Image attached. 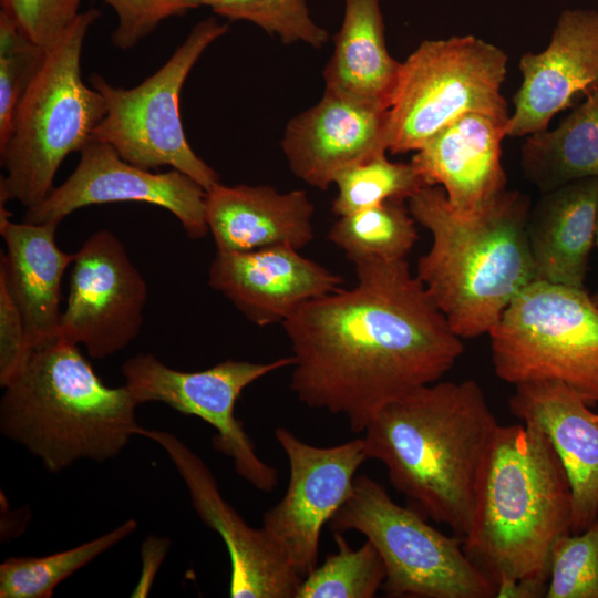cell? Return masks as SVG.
Listing matches in <instances>:
<instances>
[{
	"label": "cell",
	"instance_id": "38",
	"mask_svg": "<svg viewBox=\"0 0 598 598\" xmlns=\"http://www.w3.org/2000/svg\"><path fill=\"white\" fill-rule=\"evenodd\" d=\"M596 248L598 249V207H597V231H596Z\"/></svg>",
	"mask_w": 598,
	"mask_h": 598
},
{
	"label": "cell",
	"instance_id": "10",
	"mask_svg": "<svg viewBox=\"0 0 598 598\" xmlns=\"http://www.w3.org/2000/svg\"><path fill=\"white\" fill-rule=\"evenodd\" d=\"M228 24L209 17L196 23L184 42L151 76L132 89L90 75L91 86L105 101L106 113L93 138L107 143L131 164L145 169L171 166L205 190L220 183L186 140L179 114L183 85L204 51L228 32Z\"/></svg>",
	"mask_w": 598,
	"mask_h": 598
},
{
	"label": "cell",
	"instance_id": "22",
	"mask_svg": "<svg viewBox=\"0 0 598 598\" xmlns=\"http://www.w3.org/2000/svg\"><path fill=\"white\" fill-rule=\"evenodd\" d=\"M59 224L14 223L0 206V233L7 248L0 275L23 316L33 349L58 339L62 280L75 257L58 247Z\"/></svg>",
	"mask_w": 598,
	"mask_h": 598
},
{
	"label": "cell",
	"instance_id": "33",
	"mask_svg": "<svg viewBox=\"0 0 598 598\" xmlns=\"http://www.w3.org/2000/svg\"><path fill=\"white\" fill-rule=\"evenodd\" d=\"M117 17V25L111 42L121 50L134 48L150 35L159 23L172 17H181L200 7L199 0H101Z\"/></svg>",
	"mask_w": 598,
	"mask_h": 598
},
{
	"label": "cell",
	"instance_id": "17",
	"mask_svg": "<svg viewBox=\"0 0 598 598\" xmlns=\"http://www.w3.org/2000/svg\"><path fill=\"white\" fill-rule=\"evenodd\" d=\"M342 283L339 275L288 246L217 251L208 269L209 287L259 327L282 324L301 305Z\"/></svg>",
	"mask_w": 598,
	"mask_h": 598
},
{
	"label": "cell",
	"instance_id": "6",
	"mask_svg": "<svg viewBox=\"0 0 598 598\" xmlns=\"http://www.w3.org/2000/svg\"><path fill=\"white\" fill-rule=\"evenodd\" d=\"M99 9L80 12L45 51L22 94L8 137L0 145V204L17 200L32 208L53 190L63 159L93 138L106 113L101 93L84 84L81 55L85 37L100 18Z\"/></svg>",
	"mask_w": 598,
	"mask_h": 598
},
{
	"label": "cell",
	"instance_id": "32",
	"mask_svg": "<svg viewBox=\"0 0 598 598\" xmlns=\"http://www.w3.org/2000/svg\"><path fill=\"white\" fill-rule=\"evenodd\" d=\"M45 50L31 41L11 14L0 10V145L8 137L14 110L40 69Z\"/></svg>",
	"mask_w": 598,
	"mask_h": 598
},
{
	"label": "cell",
	"instance_id": "35",
	"mask_svg": "<svg viewBox=\"0 0 598 598\" xmlns=\"http://www.w3.org/2000/svg\"><path fill=\"white\" fill-rule=\"evenodd\" d=\"M33 347L23 316L0 275V385L3 388L27 363Z\"/></svg>",
	"mask_w": 598,
	"mask_h": 598
},
{
	"label": "cell",
	"instance_id": "29",
	"mask_svg": "<svg viewBox=\"0 0 598 598\" xmlns=\"http://www.w3.org/2000/svg\"><path fill=\"white\" fill-rule=\"evenodd\" d=\"M333 184L338 194L331 210L341 217L380 205L386 200H408L425 186L414 165L392 162L386 152L342 169Z\"/></svg>",
	"mask_w": 598,
	"mask_h": 598
},
{
	"label": "cell",
	"instance_id": "7",
	"mask_svg": "<svg viewBox=\"0 0 598 598\" xmlns=\"http://www.w3.org/2000/svg\"><path fill=\"white\" fill-rule=\"evenodd\" d=\"M507 61L501 48L475 35L422 41L400 65L388 109V151L416 152L471 113L507 122Z\"/></svg>",
	"mask_w": 598,
	"mask_h": 598
},
{
	"label": "cell",
	"instance_id": "1",
	"mask_svg": "<svg viewBox=\"0 0 598 598\" xmlns=\"http://www.w3.org/2000/svg\"><path fill=\"white\" fill-rule=\"evenodd\" d=\"M354 268L352 288L305 302L282 327L298 401L363 433L384 405L441 380L464 348L406 259Z\"/></svg>",
	"mask_w": 598,
	"mask_h": 598
},
{
	"label": "cell",
	"instance_id": "14",
	"mask_svg": "<svg viewBox=\"0 0 598 598\" xmlns=\"http://www.w3.org/2000/svg\"><path fill=\"white\" fill-rule=\"evenodd\" d=\"M74 172L39 205L28 208L23 221L61 223L90 205L135 202L172 213L192 239L205 237L206 190L186 174L172 168L153 173L125 161L107 143L92 138L80 152Z\"/></svg>",
	"mask_w": 598,
	"mask_h": 598
},
{
	"label": "cell",
	"instance_id": "34",
	"mask_svg": "<svg viewBox=\"0 0 598 598\" xmlns=\"http://www.w3.org/2000/svg\"><path fill=\"white\" fill-rule=\"evenodd\" d=\"M21 31L43 50L51 48L80 14L82 0H0Z\"/></svg>",
	"mask_w": 598,
	"mask_h": 598
},
{
	"label": "cell",
	"instance_id": "36",
	"mask_svg": "<svg viewBox=\"0 0 598 598\" xmlns=\"http://www.w3.org/2000/svg\"><path fill=\"white\" fill-rule=\"evenodd\" d=\"M169 542L154 536H150L142 546L143 571L142 577L132 597H145L153 584L154 576L165 557Z\"/></svg>",
	"mask_w": 598,
	"mask_h": 598
},
{
	"label": "cell",
	"instance_id": "19",
	"mask_svg": "<svg viewBox=\"0 0 598 598\" xmlns=\"http://www.w3.org/2000/svg\"><path fill=\"white\" fill-rule=\"evenodd\" d=\"M509 410L551 443L571 489V533L585 530L598 517V413L580 394L556 381L515 385Z\"/></svg>",
	"mask_w": 598,
	"mask_h": 598
},
{
	"label": "cell",
	"instance_id": "5",
	"mask_svg": "<svg viewBox=\"0 0 598 598\" xmlns=\"http://www.w3.org/2000/svg\"><path fill=\"white\" fill-rule=\"evenodd\" d=\"M3 389L2 434L50 472L83 458H113L138 435L137 401L125 384L105 385L78 344L55 340L35 348Z\"/></svg>",
	"mask_w": 598,
	"mask_h": 598
},
{
	"label": "cell",
	"instance_id": "26",
	"mask_svg": "<svg viewBox=\"0 0 598 598\" xmlns=\"http://www.w3.org/2000/svg\"><path fill=\"white\" fill-rule=\"evenodd\" d=\"M415 223L404 200L392 199L339 217L331 226L328 239L353 265L405 259L419 239Z\"/></svg>",
	"mask_w": 598,
	"mask_h": 598
},
{
	"label": "cell",
	"instance_id": "4",
	"mask_svg": "<svg viewBox=\"0 0 598 598\" xmlns=\"http://www.w3.org/2000/svg\"><path fill=\"white\" fill-rule=\"evenodd\" d=\"M571 523L569 481L547 436L530 423L499 424L462 539L465 554L494 588L507 579L547 587L553 548Z\"/></svg>",
	"mask_w": 598,
	"mask_h": 598
},
{
	"label": "cell",
	"instance_id": "25",
	"mask_svg": "<svg viewBox=\"0 0 598 598\" xmlns=\"http://www.w3.org/2000/svg\"><path fill=\"white\" fill-rule=\"evenodd\" d=\"M520 167L542 194L598 177V90L555 128L527 136L520 150Z\"/></svg>",
	"mask_w": 598,
	"mask_h": 598
},
{
	"label": "cell",
	"instance_id": "20",
	"mask_svg": "<svg viewBox=\"0 0 598 598\" xmlns=\"http://www.w3.org/2000/svg\"><path fill=\"white\" fill-rule=\"evenodd\" d=\"M507 122L471 113L432 136L411 158L425 186H440L451 207L470 217L506 190L502 142Z\"/></svg>",
	"mask_w": 598,
	"mask_h": 598
},
{
	"label": "cell",
	"instance_id": "31",
	"mask_svg": "<svg viewBox=\"0 0 598 598\" xmlns=\"http://www.w3.org/2000/svg\"><path fill=\"white\" fill-rule=\"evenodd\" d=\"M545 597L598 598V517L585 530L556 542Z\"/></svg>",
	"mask_w": 598,
	"mask_h": 598
},
{
	"label": "cell",
	"instance_id": "37",
	"mask_svg": "<svg viewBox=\"0 0 598 598\" xmlns=\"http://www.w3.org/2000/svg\"><path fill=\"white\" fill-rule=\"evenodd\" d=\"M591 297H592L595 303L598 306V287L595 290V292L591 295Z\"/></svg>",
	"mask_w": 598,
	"mask_h": 598
},
{
	"label": "cell",
	"instance_id": "30",
	"mask_svg": "<svg viewBox=\"0 0 598 598\" xmlns=\"http://www.w3.org/2000/svg\"><path fill=\"white\" fill-rule=\"evenodd\" d=\"M230 21H249L286 44L303 42L320 49L329 33L310 17L305 0H199Z\"/></svg>",
	"mask_w": 598,
	"mask_h": 598
},
{
	"label": "cell",
	"instance_id": "16",
	"mask_svg": "<svg viewBox=\"0 0 598 598\" xmlns=\"http://www.w3.org/2000/svg\"><path fill=\"white\" fill-rule=\"evenodd\" d=\"M518 68L507 137L546 131L556 114L598 90V10H564L545 50L523 54Z\"/></svg>",
	"mask_w": 598,
	"mask_h": 598
},
{
	"label": "cell",
	"instance_id": "11",
	"mask_svg": "<svg viewBox=\"0 0 598 598\" xmlns=\"http://www.w3.org/2000/svg\"><path fill=\"white\" fill-rule=\"evenodd\" d=\"M292 364V355L270 362L228 359L205 370L187 372L165 365L152 353H138L124 362L121 372L138 404L162 402L212 425L216 430L213 448L233 460L241 478L268 493L277 486V470L258 456L243 422L235 415V405L249 384Z\"/></svg>",
	"mask_w": 598,
	"mask_h": 598
},
{
	"label": "cell",
	"instance_id": "24",
	"mask_svg": "<svg viewBox=\"0 0 598 598\" xmlns=\"http://www.w3.org/2000/svg\"><path fill=\"white\" fill-rule=\"evenodd\" d=\"M400 65L386 48L380 0H346L324 90L388 110Z\"/></svg>",
	"mask_w": 598,
	"mask_h": 598
},
{
	"label": "cell",
	"instance_id": "8",
	"mask_svg": "<svg viewBox=\"0 0 598 598\" xmlns=\"http://www.w3.org/2000/svg\"><path fill=\"white\" fill-rule=\"evenodd\" d=\"M496 375L566 384L598 403V306L586 288L535 280L488 332Z\"/></svg>",
	"mask_w": 598,
	"mask_h": 598
},
{
	"label": "cell",
	"instance_id": "28",
	"mask_svg": "<svg viewBox=\"0 0 598 598\" xmlns=\"http://www.w3.org/2000/svg\"><path fill=\"white\" fill-rule=\"evenodd\" d=\"M337 551L313 568L296 598H372L385 580L384 563L370 540L354 549L342 533H333Z\"/></svg>",
	"mask_w": 598,
	"mask_h": 598
},
{
	"label": "cell",
	"instance_id": "23",
	"mask_svg": "<svg viewBox=\"0 0 598 598\" xmlns=\"http://www.w3.org/2000/svg\"><path fill=\"white\" fill-rule=\"evenodd\" d=\"M597 207L598 177L543 193L527 223L536 280L585 288L596 247Z\"/></svg>",
	"mask_w": 598,
	"mask_h": 598
},
{
	"label": "cell",
	"instance_id": "12",
	"mask_svg": "<svg viewBox=\"0 0 598 598\" xmlns=\"http://www.w3.org/2000/svg\"><path fill=\"white\" fill-rule=\"evenodd\" d=\"M275 437L287 456L289 481L283 497L262 517V528L291 567L306 577L318 565L324 524L350 497L357 472L368 460L363 437L329 447L299 439L285 426Z\"/></svg>",
	"mask_w": 598,
	"mask_h": 598
},
{
	"label": "cell",
	"instance_id": "15",
	"mask_svg": "<svg viewBox=\"0 0 598 598\" xmlns=\"http://www.w3.org/2000/svg\"><path fill=\"white\" fill-rule=\"evenodd\" d=\"M138 435L158 444L184 481L200 519L224 540L230 558L231 598H296L303 577L261 528L249 526L223 497L205 462L176 435L143 426Z\"/></svg>",
	"mask_w": 598,
	"mask_h": 598
},
{
	"label": "cell",
	"instance_id": "2",
	"mask_svg": "<svg viewBox=\"0 0 598 598\" xmlns=\"http://www.w3.org/2000/svg\"><path fill=\"white\" fill-rule=\"evenodd\" d=\"M498 425L476 381L439 380L384 405L363 441L412 507L464 537Z\"/></svg>",
	"mask_w": 598,
	"mask_h": 598
},
{
	"label": "cell",
	"instance_id": "13",
	"mask_svg": "<svg viewBox=\"0 0 598 598\" xmlns=\"http://www.w3.org/2000/svg\"><path fill=\"white\" fill-rule=\"evenodd\" d=\"M74 254L56 340L83 344L94 359L106 358L138 336L147 285L107 229L95 231Z\"/></svg>",
	"mask_w": 598,
	"mask_h": 598
},
{
	"label": "cell",
	"instance_id": "18",
	"mask_svg": "<svg viewBox=\"0 0 598 598\" xmlns=\"http://www.w3.org/2000/svg\"><path fill=\"white\" fill-rule=\"evenodd\" d=\"M386 124V109L324 90L288 122L281 147L298 178L326 190L342 169L388 152Z\"/></svg>",
	"mask_w": 598,
	"mask_h": 598
},
{
	"label": "cell",
	"instance_id": "21",
	"mask_svg": "<svg viewBox=\"0 0 598 598\" xmlns=\"http://www.w3.org/2000/svg\"><path fill=\"white\" fill-rule=\"evenodd\" d=\"M206 221L218 252L272 246L302 249L315 235L313 204L301 189L217 183L206 190Z\"/></svg>",
	"mask_w": 598,
	"mask_h": 598
},
{
	"label": "cell",
	"instance_id": "9",
	"mask_svg": "<svg viewBox=\"0 0 598 598\" xmlns=\"http://www.w3.org/2000/svg\"><path fill=\"white\" fill-rule=\"evenodd\" d=\"M425 518L360 474L328 524L333 533L354 530L374 545L385 566L382 589L389 597H495L493 582L465 554L463 542L442 534Z\"/></svg>",
	"mask_w": 598,
	"mask_h": 598
},
{
	"label": "cell",
	"instance_id": "3",
	"mask_svg": "<svg viewBox=\"0 0 598 598\" xmlns=\"http://www.w3.org/2000/svg\"><path fill=\"white\" fill-rule=\"evenodd\" d=\"M414 220L432 237L416 277L461 339L488 334L513 299L536 280L527 223L529 197L504 190L481 213L464 217L440 186L408 199Z\"/></svg>",
	"mask_w": 598,
	"mask_h": 598
},
{
	"label": "cell",
	"instance_id": "27",
	"mask_svg": "<svg viewBox=\"0 0 598 598\" xmlns=\"http://www.w3.org/2000/svg\"><path fill=\"white\" fill-rule=\"evenodd\" d=\"M137 528L127 519L71 549L41 557H10L0 565V598H50L55 587Z\"/></svg>",
	"mask_w": 598,
	"mask_h": 598
}]
</instances>
